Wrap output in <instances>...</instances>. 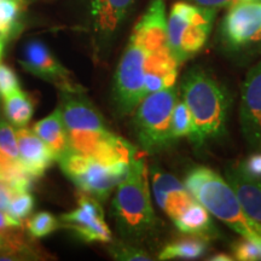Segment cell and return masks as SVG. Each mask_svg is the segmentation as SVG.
Wrapping results in <instances>:
<instances>
[{
    "label": "cell",
    "mask_w": 261,
    "mask_h": 261,
    "mask_svg": "<svg viewBox=\"0 0 261 261\" xmlns=\"http://www.w3.org/2000/svg\"><path fill=\"white\" fill-rule=\"evenodd\" d=\"M182 99L192 116L189 140L201 148L226 132L231 98L217 79L201 68L189 70L181 81Z\"/></svg>",
    "instance_id": "obj_1"
},
{
    "label": "cell",
    "mask_w": 261,
    "mask_h": 261,
    "mask_svg": "<svg viewBox=\"0 0 261 261\" xmlns=\"http://www.w3.org/2000/svg\"><path fill=\"white\" fill-rule=\"evenodd\" d=\"M112 211L119 232L127 242H143L155 232L158 219L151 204L148 169L143 158L130 162L128 175L117 187Z\"/></svg>",
    "instance_id": "obj_2"
},
{
    "label": "cell",
    "mask_w": 261,
    "mask_h": 261,
    "mask_svg": "<svg viewBox=\"0 0 261 261\" xmlns=\"http://www.w3.org/2000/svg\"><path fill=\"white\" fill-rule=\"evenodd\" d=\"M184 185L210 214L242 237L261 246V225L246 214L226 179L213 169L200 166L187 173Z\"/></svg>",
    "instance_id": "obj_3"
},
{
    "label": "cell",
    "mask_w": 261,
    "mask_h": 261,
    "mask_svg": "<svg viewBox=\"0 0 261 261\" xmlns=\"http://www.w3.org/2000/svg\"><path fill=\"white\" fill-rule=\"evenodd\" d=\"M215 14V9L185 2H178L172 6L167 21V41L179 63L202 50L210 38Z\"/></svg>",
    "instance_id": "obj_4"
},
{
    "label": "cell",
    "mask_w": 261,
    "mask_h": 261,
    "mask_svg": "<svg viewBox=\"0 0 261 261\" xmlns=\"http://www.w3.org/2000/svg\"><path fill=\"white\" fill-rule=\"evenodd\" d=\"M57 161L75 187L99 202L107 201L114 189L125 180L132 162L107 163L73 150H69Z\"/></svg>",
    "instance_id": "obj_5"
},
{
    "label": "cell",
    "mask_w": 261,
    "mask_h": 261,
    "mask_svg": "<svg viewBox=\"0 0 261 261\" xmlns=\"http://www.w3.org/2000/svg\"><path fill=\"white\" fill-rule=\"evenodd\" d=\"M177 100V90L171 86L148 94L137 107L133 125L137 139L145 151L152 154L174 142L172 114Z\"/></svg>",
    "instance_id": "obj_6"
},
{
    "label": "cell",
    "mask_w": 261,
    "mask_h": 261,
    "mask_svg": "<svg viewBox=\"0 0 261 261\" xmlns=\"http://www.w3.org/2000/svg\"><path fill=\"white\" fill-rule=\"evenodd\" d=\"M146 57L148 52L129 39L114 79V102L121 114L132 113L146 96Z\"/></svg>",
    "instance_id": "obj_7"
},
{
    "label": "cell",
    "mask_w": 261,
    "mask_h": 261,
    "mask_svg": "<svg viewBox=\"0 0 261 261\" xmlns=\"http://www.w3.org/2000/svg\"><path fill=\"white\" fill-rule=\"evenodd\" d=\"M62 226L71 230L87 243H110L113 234L104 219L100 202L86 194L80 195L77 208L61 215Z\"/></svg>",
    "instance_id": "obj_8"
},
{
    "label": "cell",
    "mask_w": 261,
    "mask_h": 261,
    "mask_svg": "<svg viewBox=\"0 0 261 261\" xmlns=\"http://www.w3.org/2000/svg\"><path fill=\"white\" fill-rule=\"evenodd\" d=\"M225 44L241 48L261 40V2L234 4L225 16L221 25Z\"/></svg>",
    "instance_id": "obj_9"
},
{
    "label": "cell",
    "mask_w": 261,
    "mask_h": 261,
    "mask_svg": "<svg viewBox=\"0 0 261 261\" xmlns=\"http://www.w3.org/2000/svg\"><path fill=\"white\" fill-rule=\"evenodd\" d=\"M19 63L25 71L54 84L60 91L81 87L73 80L70 71L65 69L41 41H31L25 45Z\"/></svg>",
    "instance_id": "obj_10"
},
{
    "label": "cell",
    "mask_w": 261,
    "mask_h": 261,
    "mask_svg": "<svg viewBox=\"0 0 261 261\" xmlns=\"http://www.w3.org/2000/svg\"><path fill=\"white\" fill-rule=\"evenodd\" d=\"M61 113L69 132H99L109 129L103 116L85 94L83 87L60 91Z\"/></svg>",
    "instance_id": "obj_11"
},
{
    "label": "cell",
    "mask_w": 261,
    "mask_h": 261,
    "mask_svg": "<svg viewBox=\"0 0 261 261\" xmlns=\"http://www.w3.org/2000/svg\"><path fill=\"white\" fill-rule=\"evenodd\" d=\"M241 126L247 142L257 145L261 142V62L248 71L242 86L240 110Z\"/></svg>",
    "instance_id": "obj_12"
},
{
    "label": "cell",
    "mask_w": 261,
    "mask_h": 261,
    "mask_svg": "<svg viewBox=\"0 0 261 261\" xmlns=\"http://www.w3.org/2000/svg\"><path fill=\"white\" fill-rule=\"evenodd\" d=\"M130 39L139 44L148 54L168 47L167 21L163 0H151L145 14L133 29Z\"/></svg>",
    "instance_id": "obj_13"
},
{
    "label": "cell",
    "mask_w": 261,
    "mask_h": 261,
    "mask_svg": "<svg viewBox=\"0 0 261 261\" xmlns=\"http://www.w3.org/2000/svg\"><path fill=\"white\" fill-rule=\"evenodd\" d=\"M152 190L159 207L174 221L196 198L185 185L174 175L161 172L158 168L151 169Z\"/></svg>",
    "instance_id": "obj_14"
},
{
    "label": "cell",
    "mask_w": 261,
    "mask_h": 261,
    "mask_svg": "<svg viewBox=\"0 0 261 261\" xmlns=\"http://www.w3.org/2000/svg\"><path fill=\"white\" fill-rule=\"evenodd\" d=\"M135 0H90V17L98 44L106 46Z\"/></svg>",
    "instance_id": "obj_15"
},
{
    "label": "cell",
    "mask_w": 261,
    "mask_h": 261,
    "mask_svg": "<svg viewBox=\"0 0 261 261\" xmlns=\"http://www.w3.org/2000/svg\"><path fill=\"white\" fill-rule=\"evenodd\" d=\"M225 175L246 214L261 225V178L250 175L242 163L230 166Z\"/></svg>",
    "instance_id": "obj_16"
},
{
    "label": "cell",
    "mask_w": 261,
    "mask_h": 261,
    "mask_svg": "<svg viewBox=\"0 0 261 261\" xmlns=\"http://www.w3.org/2000/svg\"><path fill=\"white\" fill-rule=\"evenodd\" d=\"M16 136L18 142L19 161L24 166L25 171L34 179L42 177L52 163L57 161L55 152L45 144L44 140L33 132V129L25 127L17 128Z\"/></svg>",
    "instance_id": "obj_17"
},
{
    "label": "cell",
    "mask_w": 261,
    "mask_h": 261,
    "mask_svg": "<svg viewBox=\"0 0 261 261\" xmlns=\"http://www.w3.org/2000/svg\"><path fill=\"white\" fill-rule=\"evenodd\" d=\"M33 132L37 135L56 155L58 160L70 149L69 136L64 125L60 107L51 115L40 120L33 126Z\"/></svg>",
    "instance_id": "obj_18"
},
{
    "label": "cell",
    "mask_w": 261,
    "mask_h": 261,
    "mask_svg": "<svg viewBox=\"0 0 261 261\" xmlns=\"http://www.w3.org/2000/svg\"><path fill=\"white\" fill-rule=\"evenodd\" d=\"M173 223L184 234H196V236L210 238L214 236L215 232L210 212L196 200L185 208Z\"/></svg>",
    "instance_id": "obj_19"
},
{
    "label": "cell",
    "mask_w": 261,
    "mask_h": 261,
    "mask_svg": "<svg viewBox=\"0 0 261 261\" xmlns=\"http://www.w3.org/2000/svg\"><path fill=\"white\" fill-rule=\"evenodd\" d=\"M208 250V238L187 234L166 244L159 254L160 260H194L203 256Z\"/></svg>",
    "instance_id": "obj_20"
},
{
    "label": "cell",
    "mask_w": 261,
    "mask_h": 261,
    "mask_svg": "<svg viewBox=\"0 0 261 261\" xmlns=\"http://www.w3.org/2000/svg\"><path fill=\"white\" fill-rule=\"evenodd\" d=\"M4 113L8 121L16 128H23L34 114V102L21 89L4 98Z\"/></svg>",
    "instance_id": "obj_21"
},
{
    "label": "cell",
    "mask_w": 261,
    "mask_h": 261,
    "mask_svg": "<svg viewBox=\"0 0 261 261\" xmlns=\"http://www.w3.org/2000/svg\"><path fill=\"white\" fill-rule=\"evenodd\" d=\"M22 5L18 0H0V34L5 38L17 29Z\"/></svg>",
    "instance_id": "obj_22"
},
{
    "label": "cell",
    "mask_w": 261,
    "mask_h": 261,
    "mask_svg": "<svg viewBox=\"0 0 261 261\" xmlns=\"http://www.w3.org/2000/svg\"><path fill=\"white\" fill-rule=\"evenodd\" d=\"M192 132V116L184 99H178L172 114V138L178 140L190 137Z\"/></svg>",
    "instance_id": "obj_23"
},
{
    "label": "cell",
    "mask_w": 261,
    "mask_h": 261,
    "mask_svg": "<svg viewBox=\"0 0 261 261\" xmlns=\"http://www.w3.org/2000/svg\"><path fill=\"white\" fill-rule=\"evenodd\" d=\"M61 226L60 221L55 215L48 212H39L29 218L27 221V230L29 234L34 238L48 236Z\"/></svg>",
    "instance_id": "obj_24"
},
{
    "label": "cell",
    "mask_w": 261,
    "mask_h": 261,
    "mask_svg": "<svg viewBox=\"0 0 261 261\" xmlns=\"http://www.w3.org/2000/svg\"><path fill=\"white\" fill-rule=\"evenodd\" d=\"M108 252L114 259L122 261H150L152 257L142 248L129 242H110Z\"/></svg>",
    "instance_id": "obj_25"
},
{
    "label": "cell",
    "mask_w": 261,
    "mask_h": 261,
    "mask_svg": "<svg viewBox=\"0 0 261 261\" xmlns=\"http://www.w3.org/2000/svg\"><path fill=\"white\" fill-rule=\"evenodd\" d=\"M0 152L10 159L19 160L17 136L14 126L8 122L0 121Z\"/></svg>",
    "instance_id": "obj_26"
},
{
    "label": "cell",
    "mask_w": 261,
    "mask_h": 261,
    "mask_svg": "<svg viewBox=\"0 0 261 261\" xmlns=\"http://www.w3.org/2000/svg\"><path fill=\"white\" fill-rule=\"evenodd\" d=\"M34 197L29 192H19L12 196L10 201L8 212L12 217L23 220L33 212L34 208Z\"/></svg>",
    "instance_id": "obj_27"
},
{
    "label": "cell",
    "mask_w": 261,
    "mask_h": 261,
    "mask_svg": "<svg viewBox=\"0 0 261 261\" xmlns=\"http://www.w3.org/2000/svg\"><path fill=\"white\" fill-rule=\"evenodd\" d=\"M232 256L236 260L253 261L260 260V246L248 238L236 241L232 244Z\"/></svg>",
    "instance_id": "obj_28"
},
{
    "label": "cell",
    "mask_w": 261,
    "mask_h": 261,
    "mask_svg": "<svg viewBox=\"0 0 261 261\" xmlns=\"http://www.w3.org/2000/svg\"><path fill=\"white\" fill-rule=\"evenodd\" d=\"M17 90H19L17 75L8 65L0 63V97L4 99Z\"/></svg>",
    "instance_id": "obj_29"
},
{
    "label": "cell",
    "mask_w": 261,
    "mask_h": 261,
    "mask_svg": "<svg viewBox=\"0 0 261 261\" xmlns=\"http://www.w3.org/2000/svg\"><path fill=\"white\" fill-rule=\"evenodd\" d=\"M22 226V220L12 217L9 212L0 210V232H6L9 230H16Z\"/></svg>",
    "instance_id": "obj_30"
},
{
    "label": "cell",
    "mask_w": 261,
    "mask_h": 261,
    "mask_svg": "<svg viewBox=\"0 0 261 261\" xmlns=\"http://www.w3.org/2000/svg\"><path fill=\"white\" fill-rule=\"evenodd\" d=\"M243 167L250 175L261 178V154H254L249 156L246 162H242Z\"/></svg>",
    "instance_id": "obj_31"
},
{
    "label": "cell",
    "mask_w": 261,
    "mask_h": 261,
    "mask_svg": "<svg viewBox=\"0 0 261 261\" xmlns=\"http://www.w3.org/2000/svg\"><path fill=\"white\" fill-rule=\"evenodd\" d=\"M190 2L195 3L196 5L203 6V8H211V9H218V8H227V6H233L240 0H190Z\"/></svg>",
    "instance_id": "obj_32"
},
{
    "label": "cell",
    "mask_w": 261,
    "mask_h": 261,
    "mask_svg": "<svg viewBox=\"0 0 261 261\" xmlns=\"http://www.w3.org/2000/svg\"><path fill=\"white\" fill-rule=\"evenodd\" d=\"M210 260H213V261H231V260H234V257L232 255H227V254L219 253V254H214L213 256L210 257Z\"/></svg>",
    "instance_id": "obj_33"
},
{
    "label": "cell",
    "mask_w": 261,
    "mask_h": 261,
    "mask_svg": "<svg viewBox=\"0 0 261 261\" xmlns=\"http://www.w3.org/2000/svg\"><path fill=\"white\" fill-rule=\"evenodd\" d=\"M6 242H8V234L6 232H0V250L5 249Z\"/></svg>",
    "instance_id": "obj_34"
},
{
    "label": "cell",
    "mask_w": 261,
    "mask_h": 261,
    "mask_svg": "<svg viewBox=\"0 0 261 261\" xmlns=\"http://www.w3.org/2000/svg\"><path fill=\"white\" fill-rule=\"evenodd\" d=\"M240 2H259V0H240Z\"/></svg>",
    "instance_id": "obj_35"
},
{
    "label": "cell",
    "mask_w": 261,
    "mask_h": 261,
    "mask_svg": "<svg viewBox=\"0 0 261 261\" xmlns=\"http://www.w3.org/2000/svg\"><path fill=\"white\" fill-rule=\"evenodd\" d=\"M18 2H21V3H23V4H24V3H25V2H27V0H18Z\"/></svg>",
    "instance_id": "obj_36"
},
{
    "label": "cell",
    "mask_w": 261,
    "mask_h": 261,
    "mask_svg": "<svg viewBox=\"0 0 261 261\" xmlns=\"http://www.w3.org/2000/svg\"><path fill=\"white\" fill-rule=\"evenodd\" d=\"M260 255H261V246H260ZM260 260H261V257H260Z\"/></svg>",
    "instance_id": "obj_37"
},
{
    "label": "cell",
    "mask_w": 261,
    "mask_h": 261,
    "mask_svg": "<svg viewBox=\"0 0 261 261\" xmlns=\"http://www.w3.org/2000/svg\"><path fill=\"white\" fill-rule=\"evenodd\" d=\"M259 2H261V0H259Z\"/></svg>",
    "instance_id": "obj_38"
}]
</instances>
